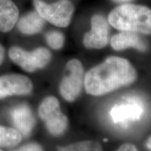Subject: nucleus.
I'll use <instances>...</instances> for the list:
<instances>
[{"mask_svg":"<svg viewBox=\"0 0 151 151\" xmlns=\"http://www.w3.org/2000/svg\"><path fill=\"white\" fill-rule=\"evenodd\" d=\"M136 79L137 71L129 61L112 56L87 72L84 86L87 93L100 96L131 84Z\"/></svg>","mask_w":151,"mask_h":151,"instance_id":"obj_1","label":"nucleus"},{"mask_svg":"<svg viewBox=\"0 0 151 151\" xmlns=\"http://www.w3.org/2000/svg\"><path fill=\"white\" fill-rule=\"evenodd\" d=\"M109 22L120 31L151 35V9L143 5L122 4L110 13Z\"/></svg>","mask_w":151,"mask_h":151,"instance_id":"obj_2","label":"nucleus"},{"mask_svg":"<svg viewBox=\"0 0 151 151\" xmlns=\"http://www.w3.org/2000/svg\"><path fill=\"white\" fill-rule=\"evenodd\" d=\"M33 4L39 15L53 25L66 27L70 24L74 6L69 0H59L51 4L42 0H33Z\"/></svg>","mask_w":151,"mask_h":151,"instance_id":"obj_3","label":"nucleus"},{"mask_svg":"<svg viewBox=\"0 0 151 151\" xmlns=\"http://www.w3.org/2000/svg\"><path fill=\"white\" fill-rule=\"evenodd\" d=\"M9 56L14 63L27 72L42 69L51 60V53L45 48H38L28 52L18 46H13L9 49Z\"/></svg>","mask_w":151,"mask_h":151,"instance_id":"obj_4","label":"nucleus"},{"mask_svg":"<svg viewBox=\"0 0 151 151\" xmlns=\"http://www.w3.org/2000/svg\"><path fill=\"white\" fill-rule=\"evenodd\" d=\"M39 115L51 134L59 136L67 129V118L60 111V103L55 97H48L43 100L39 106Z\"/></svg>","mask_w":151,"mask_h":151,"instance_id":"obj_5","label":"nucleus"},{"mask_svg":"<svg viewBox=\"0 0 151 151\" xmlns=\"http://www.w3.org/2000/svg\"><path fill=\"white\" fill-rule=\"evenodd\" d=\"M83 69L78 60H71L66 65L63 78L60 86V92L64 99L73 101L78 97L83 84Z\"/></svg>","mask_w":151,"mask_h":151,"instance_id":"obj_6","label":"nucleus"},{"mask_svg":"<svg viewBox=\"0 0 151 151\" xmlns=\"http://www.w3.org/2000/svg\"><path fill=\"white\" fill-rule=\"evenodd\" d=\"M109 22L101 15H94L91 18V29L83 37V44L88 48H103L108 44Z\"/></svg>","mask_w":151,"mask_h":151,"instance_id":"obj_7","label":"nucleus"},{"mask_svg":"<svg viewBox=\"0 0 151 151\" xmlns=\"http://www.w3.org/2000/svg\"><path fill=\"white\" fill-rule=\"evenodd\" d=\"M32 89V83L25 76L7 74L0 77V99L11 95L28 94Z\"/></svg>","mask_w":151,"mask_h":151,"instance_id":"obj_8","label":"nucleus"},{"mask_svg":"<svg viewBox=\"0 0 151 151\" xmlns=\"http://www.w3.org/2000/svg\"><path fill=\"white\" fill-rule=\"evenodd\" d=\"M143 106L140 101L134 100L131 102L120 104L111 109V116L115 122L124 123L131 120H139L143 113Z\"/></svg>","mask_w":151,"mask_h":151,"instance_id":"obj_9","label":"nucleus"},{"mask_svg":"<svg viewBox=\"0 0 151 151\" xmlns=\"http://www.w3.org/2000/svg\"><path fill=\"white\" fill-rule=\"evenodd\" d=\"M10 115L16 129L22 136H29L35 124V118L29 107L26 104L18 105L11 111Z\"/></svg>","mask_w":151,"mask_h":151,"instance_id":"obj_10","label":"nucleus"},{"mask_svg":"<svg viewBox=\"0 0 151 151\" xmlns=\"http://www.w3.org/2000/svg\"><path fill=\"white\" fill-rule=\"evenodd\" d=\"M111 47L116 50H121L128 48H134L140 51H146L147 44L137 33L122 31L113 36L111 39Z\"/></svg>","mask_w":151,"mask_h":151,"instance_id":"obj_11","label":"nucleus"},{"mask_svg":"<svg viewBox=\"0 0 151 151\" xmlns=\"http://www.w3.org/2000/svg\"><path fill=\"white\" fill-rule=\"evenodd\" d=\"M19 9L13 0H0V32L11 31L19 18Z\"/></svg>","mask_w":151,"mask_h":151,"instance_id":"obj_12","label":"nucleus"},{"mask_svg":"<svg viewBox=\"0 0 151 151\" xmlns=\"http://www.w3.org/2000/svg\"><path fill=\"white\" fill-rule=\"evenodd\" d=\"M18 21V29L26 35H34L40 32L45 24V20L37 11L27 13Z\"/></svg>","mask_w":151,"mask_h":151,"instance_id":"obj_13","label":"nucleus"},{"mask_svg":"<svg viewBox=\"0 0 151 151\" xmlns=\"http://www.w3.org/2000/svg\"><path fill=\"white\" fill-rule=\"evenodd\" d=\"M22 134L17 129L0 125V147H14L20 143Z\"/></svg>","mask_w":151,"mask_h":151,"instance_id":"obj_14","label":"nucleus"},{"mask_svg":"<svg viewBox=\"0 0 151 151\" xmlns=\"http://www.w3.org/2000/svg\"><path fill=\"white\" fill-rule=\"evenodd\" d=\"M58 151H103L101 145L97 141H86L62 147Z\"/></svg>","mask_w":151,"mask_h":151,"instance_id":"obj_15","label":"nucleus"},{"mask_svg":"<svg viewBox=\"0 0 151 151\" xmlns=\"http://www.w3.org/2000/svg\"><path fill=\"white\" fill-rule=\"evenodd\" d=\"M48 44L55 50H59L63 46L65 37L61 32L58 31H51L46 35Z\"/></svg>","mask_w":151,"mask_h":151,"instance_id":"obj_16","label":"nucleus"},{"mask_svg":"<svg viewBox=\"0 0 151 151\" xmlns=\"http://www.w3.org/2000/svg\"><path fill=\"white\" fill-rule=\"evenodd\" d=\"M14 151H43V149L37 143H29Z\"/></svg>","mask_w":151,"mask_h":151,"instance_id":"obj_17","label":"nucleus"},{"mask_svg":"<svg viewBox=\"0 0 151 151\" xmlns=\"http://www.w3.org/2000/svg\"><path fill=\"white\" fill-rule=\"evenodd\" d=\"M117 151H138L135 146L131 143H126L122 145Z\"/></svg>","mask_w":151,"mask_h":151,"instance_id":"obj_18","label":"nucleus"},{"mask_svg":"<svg viewBox=\"0 0 151 151\" xmlns=\"http://www.w3.org/2000/svg\"><path fill=\"white\" fill-rule=\"evenodd\" d=\"M4 55H5V50L4 47L0 44V65H1L4 59Z\"/></svg>","mask_w":151,"mask_h":151,"instance_id":"obj_19","label":"nucleus"},{"mask_svg":"<svg viewBox=\"0 0 151 151\" xmlns=\"http://www.w3.org/2000/svg\"><path fill=\"white\" fill-rule=\"evenodd\" d=\"M146 146H147V147H148V148H149L150 150H151V137L149 138L148 141H147Z\"/></svg>","mask_w":151,"mask_h":151,"instance_id":"obj_20","label":"nucleus"},{"mask_svg":"<svg viewBox=\"0 0 151 151\" xmlns=\"http://www.w3.org/2000/svg\"><path fill=\"white\" fill-rule=\"evenodd\" d=\"M113 1H116V2H129L132 0H113Z\"/></svg>","mask_w":151,"mask_h":151,"instance_id":"obj_21","label":"nucleus"},{"mask_svg":"<svg viewBox=\"0 0 151 151\" xmlns=\"http://www.w3.org/2000/svg\"><path fill=\"white\" fill-rule=\"evenodd\" d=\"M0 151H3L2 150H1V149H0Z\"/></svg>","mask_w":151,"mask_h":151,"instance_id":"obj_22","label":"nucleus"}]
</instances>
